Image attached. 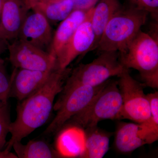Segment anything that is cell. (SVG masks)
I'll list each match as a JSON object with an SVG mask.
<instances>
[{"label": "cell", "instance_id": "obj_1", "mask_svg": "<svg viewBox=\"0 0 158 158\" xmlns=\"http://www.w3.org/2000/svg\"><path fill=\"white\" fill-rule=\"evenodd\" d=\"M70 72L68 68L56 69L39 90L20 101L16 109V119L10 124L11 137L6 144V150L11 151L14 143L21 141L45 123L50 115L55 98L62 92L65 80Z\"/></svg>", "mask_w": 158, "mask_h": 158}, {"label": "cell", "instance_id": "obj_2", "mask_svg": "<svg viewBox=\"0 0 158 158\" xmlns=\"http://www.w3.org/2000/svg\"><path fill=\"white\" fill-rule=\"evenodd\" d=\"M118 53L125 68L138 71L144 85L158 89V37L141 30L127 47Z\"/></svg>", "mask_w": 158, "mask_h": 158}, {"label": "cell", "instance_id": "obj_3", "mask_svg": "<svg viewBox=\"0 0 158 158\" xmlns=\"http://www.w3.org/2000/svg\"><path fill=\"white\" fill-rule=\"evenodd\" d=\"M148 13L130 6L123 7L109 21L97 47L99 52H121L144 26Z\"/></svg>", "mask_w": 158, "mask_h": 158}, {"label": "cell", "instance_id": "obj_4", "mask_svg": "<svg viewBox=\"0 0 158 158\" xmlns=\"http://www.w3.org/2000/svg\"><path fill=\"white\" fill-rule=\"evenodd\" d=\"M122 106L118 81L109 80L88 106L68 121L85 129L94 127L102 120L119 119Z\"/></svg>", "mask_w": 158, "mask_h": 158}, {"label": "cell", "instance_id": "obj_5", "mask_svg": "<svg viewBox=\"0 0 158 158\" xmlns=\"http://www.w3.org/2000/svg\"><path fill=\"white\" fill-rule=\"evenodd\" d=\"M127 69L120 62L118 52H101L92 62L80 64L71 71L63 88L77 85L97 87Z\"/></svg>", "mask_w": 158, "mask_h": 158}, {"label": "cell", "instance_id": "obj_6", "mask_svg": "<svg viewBox=\"0 0 158 158\" xmlns=\"http://www.w3.org/2000/svg\"><path fill=\"white\" fill-rule=\"evenodd\" d=\"M106 83L97 87L77 85L63 88L61 97L54 106L56 115L44 133L53 134L60 130L71 118L88 106Z\"/></svg>", "mask_w": 158, "mask_h": 158}, {"label": "cell", "instance_id": "obj_7", "mask_svg": "<svg viewBox=\"0 0 158 158\" xmlns=\"http://www.w3.org/2000/svg\"><path fill=\"white\" fill-rule=\"evenodd\" d=\"M118 88L122 98L119 119H127L140 123L151 116L147 95L139 82L131 76L129 69L118 76Z\"/></svg>", "mask_w": 158, "mask_h": 158}, {"label": "cell", "instance_id": "obj_8", "mask_svg": "<svg viewBox=\"0 0 158 158\" xmlns=\"http://www.w3.org/2000/svg\"><path fill=\"white\" fill-rule=\"evenodd\" d=\"M9 60L15 68L51 71L58 68L56 59L47 52L17 38L7 44Z\"/></svg>", "mask_w": 158, "mask_h": 158}, {"label": "cell", "instance_id": "obj_9", "mask_svg": "<svg viewBox=\"0 0 158 158\" xmlns=\"http://www.w3.org/2000/svg\"><path fill=\"white\" fill-rule=\"evenodd\" d=\"M93 7L87 11L85 19L58 56L57 61L59 69L67 68L77 57L92 50L95 41V34L91 24Z\"/></svg>", "mask_w": 158, "mask_h": 158}, {"label": "cell", "instance_id": "obj_10", "mask_svg": "<svg viewBox=\"0 0 158 158\" xmlns=\"http://www.w3.org/2000/svg\"><path fill=\"white\" fill-rule=\"evenodd\" d=\"M53 37L48 21L42 14L33 10L32 13H28L17 38L49 53Z\"/></svg>", "mask_w": 158, "mask_h": 158}, {"label": "cell", "instance_id": "obj_11", "mask_svg": "<svg viewBox=\"0 0 158 158\" xmlns=\"http://www.w3.org/2000/svg\"><path fill=\"white\" fill-rule=\"evenodd\" d=\"M54 70L41 71L15 68L11 77L9 98L20 102L28 97L45 84Z\"/></svg>", "mask_w": 158, "mask_h": 158}, {"label": "cell", "instance_id": "obj_12", "mask_svg": "<svg viewBox=\"0 0 158 158\" xmlns=\"http://www.w3.org/2000/svg\"><path fill=\"white\" fill-rule=\"evenodd\" d=\"M29 10L26 0H2L1 28L7 42L17 39Z\"/></svg>", "mask_w": 158, "mask_h": 158}, {"label": "cell", "instance_id": "obj_13", "mask_svg": "<svg viewBox=\"0 0 158 158\" xmlns=\"http://www.w3.org/2000/svg\"><path fill=\"white\" fill-rule=\"evenodd\" d=\"M88 10L74 9L68 17L60 22L53 34L49 52L56 60L62 49L85 19Z\"/></svg>", "mask_w": 158, "mask_h": 158}, {"label": "cell", "instance_id": "obj_14", "mask_svg": "<svg viewBox=\"0 0 158 158\" xmlns=\"http://www.w3.org/2000/svg\"><path fill=\"white\" fill-rule=\"evenodd\" d=\"M122 8L119 0H98L93 7L91 24L95 34V41L91 51L96 49L109 21Z\"/></svg>", "mask_w": 158, "mask_h": 158}, {"label": "cell", "instance_id": "obj_15", "mask_svg": "<svg viewBox=\"0 0 158 158\" xmlns=\"http://www.w3.org/2000/svg\"><path fill=\"white\" fill-rule=\"evenodd\" d=\"M110 134L97 126L85 129L84 148L80 158H102L110 148Z\"/></svg>", "mask_w": 158, "mask_h": 158}, {"label": "cell", "instance_id": "obj_16", "mask_svg": "<svg viewBox=\"0 0 158 158\" xmlns=\"http://www.w3.org/2000/svg\"><path fill=\"white\" fill-rule=\"evenodd\" d=\"M138 123H125L120 124L115 135V147L117 150L129 153L146 144L138 135Z\"/></svg>", "mask_w": 158, "mask_h": 158}, {"label": "cell", "instance_id": "obj_17", "mask_svg": "<svg viewBox=\"0 0 158 158\" xmlns=\"http://www.w3.org/2000/svg\"><path fill=\"white\" fill-rule=\"evenodd\" d=\"M15 154L19 158H63L61 153L43 141L31 140L27 144L15 142L12 145Z\"/></svg>", "mask_w": 158, "mask_h": 158}, {"label": "cell", "instance_id": "obj_18", "mask_svg": "<svg viewBox=\"0 0 158 158\" xmlns=\"http://www.w3.org/2000/svg\"><path fill=\"white\" fill-rule=\"evenodd\" d=\"M75 9L74 0H61L54 2H38L31 9L42 14L50 23L61 22Z\"/></svg>", "mask_w": 158, "mask_h": 158}, {"label": "cell", "instance_id": "obj_19", "mask_svg": "<svg viewBox=\"0 0 158 158\" xmlns=\"http://www.w3.org/2000/svg\"><path fill=\"white\" fill-rule=\"evenodd\" d=\"M146 95L150 106L151 116L146 121L138 123V134L146 144H150L158 139V92Z\"/></svg>", "mask_w": 158, "mask_h": 158}, {"label": "cell", "instance_id": "obj_20", "mask_svg": "<svg viewBox=\"0 0 158 158\" xmlns=\"http://www.w3.org/2000/svg\"><path fill=\"white\" fill-rule=\"evenodd\" d=\"M11 122L10 107L8 102L0 103V151L6 145V137L9 133Z\"/></svg>", "mask_w": 158, "mask_h": 158}, {"label": "cell", "instance_id": "obj_21", "mask_svg": "<svg viewBox=\"0 0 158 158\" xmlns=\"http://www.w3.org/2000/svg\"><path fill=\"white\" fill-rule=\"evenodd\" d=\"M11 84V77L7 73L4 60L0 57V103L8 102Z\"/></svg>", "mask_w": 158, "mask_h": 158}, {"label": "cell", "instance_id": "obj_22", "mask_svg": "<svg viewBox=\"0 0 158 158\" xmlns=\"http://www.w3.org/2000/svg\"><path fill=\"white\" fill-rule=\"evenodd\" d=\"M131 6L150 14L158 22V0H129Z\"/></svg>", "mask_w": 158, "mask_h": 158}, {"label": "cell", "instance_id": "obj_23", "mask_svg": "<svg viewBox=\"0 0 158 158\" xmlns=\"http://www.w3.org/2000/svg\"><path fill=\"white\" fill-rule=\"evenodd\" d=\"M75 9L89 10L95 6L98 0H74Z\"/></svg>", "mask_w": 158, "mask_h": 158}, {"label": "cell", "instance_id": "obj_24", "mask_svg": "<svg viewBox=\"0 0 158 158\" xmlns=\"http://www.w3.org/2000/svg\"><path fill=\"white\" fill-rule=\"evenodd\" d=\"M0 158H18L16 154L6 150L0 151Z\"/></svg>", "mask_w": 158, "mask_h": 158}, {"label": "cell", "instance_id": "obj_25", "mask_svg": "<svg viewBox=\"0 0 158 158\" xmlns=\"http://www.w3.org/2000/svg\"><path fill=\"white\" fill-rule=\"evenodd\" d=\"M8 42L4 41H0V54L2 53L6 49Z\"/></svg>", "mask_w": 158, "mask_h": 158}, {"label": "cell", "instance_id": "obj_26", "mask_svg": "<svg viewBox=\"0 0 158 158\" xmlns=\"http://www.w3.org/2000/svg\"><path fill=\"white\" fill-rule=\"evenodd\" d=\"M2 0H0V41H4L7 42L4 39L3 37L2 34V28H1V12H2Z\"/></svg>", "mask_w": 158, "mask_h": 158}, {"label": "cell", "instance_id": "obj_27", "mask_svg": "<svg viewBox=\"0 0 158 158\" xmlns=\"http://www.w3.org/2000/svg\"><path fill=\"white\" fill-rule=\"evenodd\" d=\"M27 6L28 7L29 9H31L33 6H34L35 3L37 2V0H26Z\"/></svg>", "mask_w": 158, "mask_h": 158}, {"label": "cell", "instance_id": "obj_28", "mask_svg": "<svg viewBox=\"0 0 158 158\" xmlns=\"http://www.w3.org/2000/svg\"><path fill=\"white\" fill-rule=\"evenodd\" d=\"M59 1H61V0H37V2L35 3V4H36V3L38 2H57Z\"/></svg>", "mask_w": 158, "mask_h": 158}]
</instances>
